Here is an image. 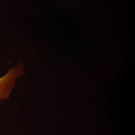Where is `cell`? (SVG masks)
Segmentation results:
<instances>
[{
	"label": "cell",
	"instance_id": "cell-1",
	"mask_svg": "<svg viewBox=\"0 0 135 135\" xmlns=\"http://www.w3.org/2000/svg\"><path fill=\"white\" fill-rule=\"evenodd\" d=\"M24 73V65L19 63L12 68L2 77H0V105L10 97L16 81Z\"/></svg>",
	"mask_w": 135,
	"mask_h": 135
}]
</instances>
